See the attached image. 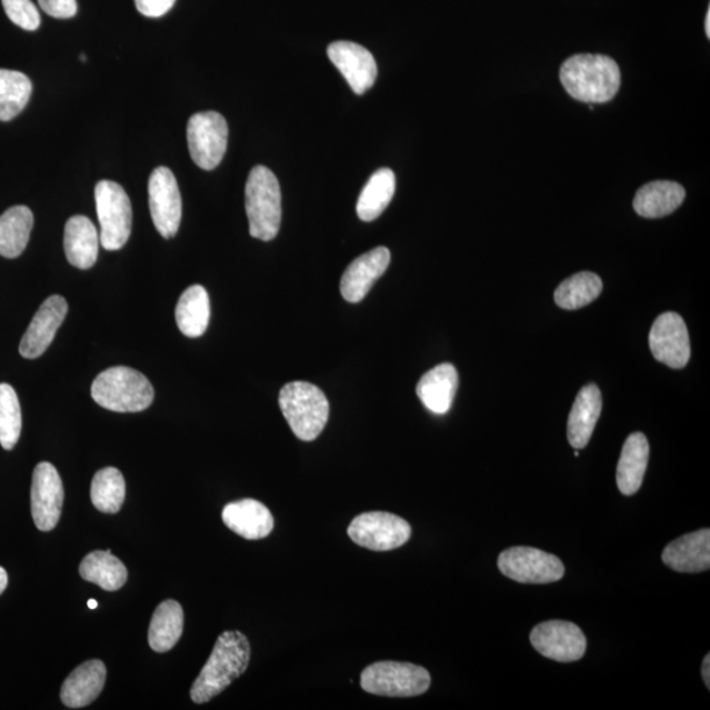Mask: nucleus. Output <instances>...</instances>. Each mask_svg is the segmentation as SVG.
Instances as JSON below:
<instances>
[{
	"label": "nucleus",
	"instance_id": "nucleus-1",
	"mask_svg": "<svg viewBox=\"0 0 710 710\" xmlns=\"http://www.w3.org/2000/svg\"><path fill=\"white\" fill-rule=\"evenodd\" d=\"M250 662V643L241 631H224L210 659L191 687L190 696L197 704H204L227 690L247 671Z\"/></svg>",
	"mask_w": 710,
	"mask_h": 710
},
{
	"label": "nucleus",
	"instance_id": "nucleus-2",
	"mask_svg": "<svg viewBox=\"0 0 710 710\" xmlns=\"http://www.w3.org/2000/svg\"><path fill=\"white\" fill-rule=\"evenodd\" d=\"M561 82L568 94L584 103H607L621 86L619 64L607 56L577 54L561 68Z\"/></svg>",
	"mask_w": 710,
	"mask_h": 710
},
{
	"label": "nucleus",
	"instance_id": "nucleus-3",
	"mask_svg": "<svg viewBox=\"0 0 710 710\" xmlns=\"http://www.w3.org/2000/svg\"><path fill=\"white\" fill-rule=\"evenodd\" d=\"M91 397L106 410L136 413L148 410L154 400V389L140 371L117 366L96 378Z\"/></svg>",
	"mask_w": 710,
	"mask_h": 710
},
{
	"label": "nucleus",
	"instance_id": "nucleus-4",
	"mask_svg": "<svg viewBox=\"0 0 710 710\" xmlns=\"http://www.w3.org/2000/svg\"><path fill=\"white\" fill-rule=\"evenodd\" d=\"M249 233L262 241L274 240L282 221L281 186L274 173L258 164L250 171L246 188Z\"/></svg>",
	"mask_w": 710,
	"mask_h": 710
},
{
	"label": "nucleus",
	"instance_id": "nucleus-5",
	"mask_svg": "<svg viewBox=\"0 0 710 710\" xmlns=\"http://www.w3.org/2000/svg\"><path fill=\"white\" fill-rule=\"evenodd\" d=\"M279 406L289 426L301 441H313L329 419V401L319 387L307 382L286 384L279 393Z\"/></svg>",
	"mask_w": 710,
	"mask_h": 710
},
{
	"label": "nucleus",
	"instance_id": "nucleus-6",
	"mask_svg": "<svg viewBox=\"0 0 710 710\" xmlns=\"http://www.w3.org/2000/svg\"><path fill=\"white\" fill-rule=\"evenodd\" d=\"M361 687L384 698H414L429 690L430 673L412 663L377 662L362 672Z\"/></svg>",
	"mask_w": 710,
	"mask_h": 710
},
{
	"label": "nucleus",
	"instance_id": "nucleus-7",
	"mask_svg": "<svg viewBox=\"0 0 710 710\" xmlns=\"http://www.w3.org/2000/svg\"><path fill=\"white\" fill-rule=\"evenodd\" d=\"M98 219L102 233L100 242L106 250L123 248L132 232V204L120 184L100 181L96 188Z\"/></svg>",
	"mask_w": 710,
	"mask_h": 710
},
{
	"label": "nucleus",
	"instance_id": "nucleus-8",
	"mask_svg": "<svg viewBox=\"0 0 710 710\" xmlns=\"http://www.w3.org/2000/svg\"><path fill=\"white\" fill-rule=\"evenodd\" d=\"M498 566L503 576L526 584L554 583L564 576L561 559L534 548L508 549L499 556Z\"/></svg>",
	"mask_w": 710,
	"mask_h": 710
},
{
	"label": "nucleus",
	"instance_id": "nucleus-9",
	"mask_svg": "<svg viewBox=\"0 0 710 710\" xmlns=\"http://www.w3.org/2000/svg\"><path fill=\"white\" fill-rule=\"evenodd\" d=\"M188 141L197 167L203 170L217 169L227 152V120L214 111L193 114L188 124Z\"/></svg>",
	"mask_w": 710,
	"mask_h": 710
},
{
	"label": "nucleus",
	"instance_id": "nucleus-10",
	"mask_svg": "<svg viewBox=\"0 0 710 710\" xmlns=\"http://www.w3.org/2000/svg\"><path fill=\"white\" fill-rule=\"evenodd\" d=\"M351 541L374 551H390L410 541V523L397 514L369 512L357 516L348 528Z\"/></svg>",
	"mask_w": 710,
	"mask_h": 710
},
{
	"label": "nucleus",
	"instance_id": "nucleus-11",
	"mask_svg": "<svg viewBox=\"0 0 710 710\" xmlns=\"http://www.w3.org/2000/svg\"><path fill=\"white\" fill-rule=\"evenodd\" d=\"M149 208L157 231L163 239L178 233L182 220V198L177 179L168 168H157L149 178Z\"/></svg>",
	"mask_w": 710,
	"mask_h": 710
},
{
	"label": "nucleus",
	"instance_id": "nucleus-12",
	"mask_svg": "<svg viewBox=\"0 0 710 710\" xmlns=\"http://www.w3.org/2000/svg\"><path fill=\"white\" fill-rule=\"evenodd\" d=\"M530 642L541 656L562 663L579 661L587 650L583 631L576 623L561 620L537 626L530 633Z\"/></svg>",
	"mask_w": 710,
	"mask_h": 710
},
{
	"label": "nucleus",
	"instance_id": "nucleus-13",
	"mask_svg": "<svg viewBox=\"0 0 710 710\" xmlns=\"http://www.w3.org/2000/svg\"><path fill=\"white\" fill-rule=\"evenodd\" d=\"M64 491L59 471L52 463L36 466L32 479V518L41 532H50L61 518Z\"/></svg>",
	"mask_w": 710,
	"mask_h": 710
},
{
	"label": "nucleus",
	"instance_id": "nucleus-14",
	"mask_svg": "<svg viewBox=\"0 0 710 710\" xmlns=\"http://www.w3.org/2000/svg\"><path fill=\"white\" fill-rule=\"evenodd\" d=\"M650 350L656 360L671 369H683L691 358L690 334L681 316L666 312L652 324Z\"/></svg>",
	"mask_w": 710,
	"mask_h": 710
},
{
	"label": "nucleus",
	"instance_id": "nucleus-15",
	"mask_svg": "<svg viewBox=\"0 0 710 710\" xmlns=\"http://www.w3.org/2000/svg\"><path fill=\"white\" fill-rule=\"evenodd\" d=\"M69 311L68 301L60 296L49 297L36 312L28 327L23 339L20 341L19 351L27 360H36L46 353L52 346L57 331Z\"/></svg>",
	"mask_w": 710,
	"mask_h": 710
},
{
	"label": "nucleus",
	"instance_id": "nucleus-16",
	"mask_svg": "<svg viewBox=\"0 0 710 710\" xmlns=\"http://www.w3.org/2000/svg\"><path fill=\"white\" fill-rule=\"evenodd\" d=\"M328 57L356 94L362 96L374 86L378 67L368 49L356 42L336 41L328 47Z\"/></svg>",
	"mask_w": 710,
	"mask_h": 710
},
{
	"label": "nucleus",
	"instance_id": "nucleus-17",
	"mask_svg": "<svg viewBox=\"0 0 710 710\" xmlns=\"http://www.w3.org/2000/svg\"><path fill=\"white\" fill-rule=\"evenodd\" d=\"M391 261L390 250L379 247L356 258L341 278V293L349 303H360Z\"/></svg>",
	"mask_w": 710,
	"mask_h": 710
},
{
	"label": "nucleus",
	"instance_id": "nucleus-18",
	"mask_svg": "<svg viewBox=\"0 0 710 710\" xmlns=\"http://www.w3.org/2000/svg\"><path fill=\"white\" fill-rule=\"evenodd\" d=\"M222 521L247 540H262L274 529V518L267 506L254 499L233 501L222 509Z\"/></svg>",
	"mask_w": 710,
	"mask_h": 710
},
{
	"label": "nucleus",
	"instance_id": "nucleus-19",
	"mask_svg": "<svg viewBox=\"0 0 710 710\" xmlns=\"http://www.w3.org/2000/svg\"><path fill=\"white\" fill-rule=\"evenodd\" d=\"M663 562L678 572L696 573L710 568V530L681 536L667 544Z\"/></svg>",
	"mask_w": 710,
	"mask_h": 710
},
{
	"label": "nucleus",
	"instance_id": "nucleus-20",
	"mask_svg": "<svg viewBox=\"0 0 710 710\" xmlns=\"http://www.w3.org/2000/svg\"><path fill=\"white\" fill-rule=\"evenodd\" d=\"M107 670L102 661L84 662L78 666L63 681L61 701L71 709L84 708L98 699L103 691Z\"/></svg>",
	"mask_w": 710,
	"mask_h": 710
},
{
	"label": "nucleus",
	"instance_id": "nucleus-21",
	"mask_svg": "<svg viewBox=\"0 0 710 710\" xmlns=\"http://www.w3.org/2000/svg\"><path fill=\"white\" fill-rule=\"evenodd\" d=\"M601 407V392L597 384H588L580 390L568 422V439L573 449H583L590 442Z\"/></svg>",
	"mask_w": 710,
	"mask_h": 710
},
{
	"label": "nucleus",
	"instance_id": "nucleus-22",
	"mask_svg": "<svg viewBox=\"0 0 710 710\" xmlns=\"http://www.w3.org/2000/svg\"><path fill=\"white\" fill-rule=\"evenodd\" d=\"M63 248L69 263L74 268L88 270L94 267L98 260L99 236L89 218L77 214L68 220Z\"/></svg>",
	"mask_w": 710,
	"mask_h": 710
},
{
	"label": "nucleus",
	"instance_id": "nucleus-23",
	"mask_svg": "<svg viewBox=\"0 0 710 710\" xmlns=\"http://www.w3.org/2000/svg\"><path fill=\"white\" fill-rule=\"evenodd\" d=\"M458 383V372L454 366L442 363L422 376L416 392L430 412L444 414L453 404Z\"/></svg>",
	"mask_w": 710,
	"mask_h": 710
},
{
	"label": "nucleus",
	"instance_id": "nucleus-24",
	"mask_svg": "<svg viewBox=\"0 0 710 710\" xmlns=\"http://www.w3.org/2000/svg\"><path fill=\"white\" fill-rule=\"evenodd\" d=\"M650 447L647 436L633 433L623 444L619 466H617V486L621 493L634 494L641 489L644 472L649 463Z\"/></svg>",
	"mask_w": 710,
	"mask_h": 710
},
{
	"label": "nucleus",
	"instance_id": "nucleus-25",
	"mask_svg": "<svg viewBox=\"0 0 710 710\" xmlns=\"http://www.w3.org/2000/svg\"><path fill=\"white\" fill-rule=\"evenodd\" d=\"M684 199L686 190L679 183L657 181L638 190L633 206L640 217L658 219L676 212Z\"/></svg>",
	"mask_w": 710,
	"mask_h": 710
},
{
	"label": "nucleus",
	"instance_id": "nucleus-26",
	"mask_svg": "<svg viewBox=\"0 0 710 710\" xmlns=\"http://www.w3.org/2000/svg\"><path fill=\"white\" fill-rule=\"evenodd\" d=\"M210 316V297L203 286H191L179 298L176 308L177 324L179 331L190 339L204 334Z\"/></svg>",
	"mask_w": 710,
	"mask_h": 710
},
{
	"label": "nucleus",
	"instance_id": "nucleus-27",
	"mask_svg": "<svg viewBox=\"0 0 710 710\" xmlns=\"http://www.w3.org/2000/svg\"><path fill=\"white\" fill-rule=\"evenodd\" d=\"M184 614L181 604L167 600L157 607L149 627V647L156 652H167L181 640Z\"/></svg>",
	"mask_w": 710,
	"mask_h": 710
},
{
	"label": "nucleus",
	"instance_id": "nucleus-28",
	"mask_svg": "<svg viewBox=\"0 0 710 710\" xmlns=\"http://www.w3.org/2000/svg\"><path fill=\"white\" fill-rule=\"evenodd\" d=\"M79 573L84 580L94 583L104 591H118L127 583L128 571L123 562L111 550H97L86 556Z\"/></svg>",
	"mask_w": 710,
	"mask_h": 710
},
{
	"label": "nucleus",
	"instance_id": "nucleus-29",
	"mask_svg": "<svg viewBox=\"0 0 710 710\" xmlns=\"http://www.w3.org/2000/svg\"><path fill=\"white\" fill-rule=\"evenodd\" d=\"M33 221V213L26 206L11 207L0 217V256L12 260L24 252Z\"/></svg>",
	"mask_w": 710,
	"mask_h": 710
},
{
	"label": "nucleus",
	"instance_id": "nucleus-30",
	"mask_svg": "<svg viewBox=\"0 0 710 710\" xmlns=\"http://www.w3.org/2000/svg\"><path fill=\"white\" fill-rule=\"evenodd\" d=\"M397 178L391 169H380L366 183L357 203L358 218L363 221H374L391 203Z\"/></svg>",
	"mask_w": 710,
	"mask_h": 710
},
{
	"label": "nucleus",
	"instance_id": "nucleus-31",
	"mask_svg": "<svg viewBox=\"0 0 710 710\" xmlns=\"http://www.w3.org/2000/svg\"><path fill=\"white\" fill-rule=\"evenodd\" d=\"M32 96V82L16 70L0 69V120L10 121L26 109Z\"/></svg>",
	"mask_w": 710,
	"mask_h": 710
},
{
	"label": "nucleus",
	"instance_id": "nucleus-32",
	"mask_svg": "<svg viewBox=\"0 0 710 710\" xmlns=\"http://www.w3.org/2000/svg\"><path fill=\"white\" fill-rule=\"evenodd\" d=\"M602 291V282L599 276L584 271L572 276L558 287L556 303L563 310H579L598 299Z\"/></svg>",
	"mask_w": 710,
	"mask_h": 710
},
{
	"label": "nucleus",
	"instance_id": "nucleus-33",
	"mask_svg": "<svg viewBox=\"0 0 710 710\" xmlns=\"http://www.w3.org/2000/svg\"><path fill=\"white\" fill-rule=\"evenodd\" d=\"M126 499L123 473L114 468H106L96 473L91 484V501L98 511L118 513Z\"/></svg>",
	"mask_w": 710,
	"mask_h": 710
},
{
	"label": "nucleus",
	"instance_id": "nucleus-34",
	"mask_svg": "<svg viewBox=\"0 0 710 710\" xmlns=\"http://www.w3.org/2000/svg\"><path fill=\"white\" fill-rule=\"evenodd\" d=\"M21 408L16 390L10 384L0 383V444L4 450H12L20 439Z\"/></svg>",
	"mask_w": 710,
	"mask_h": 710
},
{
	"label": "nucleus",
	"instance_id": "nucleus-35",
	"mask_svg": "<svg viewBox=\"0 0 710 710\" xmlns=\"http://www.w3.org/2000/svg\"><path fill=\"white\" fill-rule=\"evenodd\" d=\"M7 17L13 24L26 31H36L40 27L41 19L38 7L32 0H2Z\"/></svg>",
	"mask_w": 710,
	"mask_h": 710
},
{
	"label": "nucleus",
	"instance_id": "nucleus-36",
	"mask_svg": "<svg viewBox=\"0 0 710 710\" xmlns=\"http://www.w3.org/2000/svg\"><path fill=\"white\" fill-rule=\"evenodd\" d=\"M39 4L49 17L70 19L77 13V0H39Z\"/></svg>",
	"mask_w": 710,
	"mask_h": 710
},
{
	"label": "nucleus",
	"instance_id": "nucleus-37",
	"mask_svg": "<svg viewBox=\"0 0 710 710\" xmlns=\"http://www.w3.org/2000/svg\"><path fill=\"white\" fill-rule=\"evenodd\" d=\"M136 9L147 18H160L173 9L176 0H134Z\"/></svg>",
	"mask_w": 710,
	"mask_h": 710
},
{
	"label": "nucleus",
	"instance_id": "nucleus-38",
	"mask_svg": "<svg viewBox=\"0 0 710 710\" xmlns=\"http://www.w3.org/2000/svg\"><path fill=\"white\" fill-rule=\"evenodd\" d=\"M710 656L708 654L704 659V662H702V679H704V683L707 684V688L709 690L710 688Z\"/></svg>",
	"mask_w": 710,
	"mask_h": 710
},
{
	"label": "nucleus",
	"instance_id": "nucleus-39",
	"mask_svg": "<svg viewBox=\"0 0 710 710\" xmlns=\"http://www.w3.org/2000/svg\"><path fill=\"white\" fill-rule=\"evenodd\" d=\"M9 584V576L3 568H0V594H2Z\"/></svg>",
	"mask_w": 710,
	"mask_h": 710
},
{
	"label": "nucleus",
	"instance_id": "nucleus-40",
	"mask_svg": "<svg viewBox=\"0 0 710 710\" xmlns=\"http://www.w3.org/2000/svg\"><path fill=\"white\" fill-rule=\"evenodd\" d=\"M706 31H707V34H708V38H709V36H710V11H708V13H707Z\"/></svg>",
	"mask_w": 710,
	"mask_h": 710
},
{
	"label": "nucleus",
	"instance_id": "nucleus-41",
	"mask_svg": "<svg viewBox=\"0 0 710 710\" xmlns=\"http://www.w3.org/2000/svg\"><path fill=\"white\" fill-rule=\"evenodd\" d=\"M88 606L90 609H96L98 608V601L94 599L89 600Z\"/></svg>",
	"mask_w": 710,
	"mask_h": 710
}]
</instances>
